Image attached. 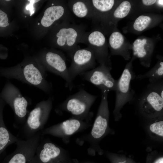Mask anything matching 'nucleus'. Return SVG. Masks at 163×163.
<instances>
[{"mask_svg":"<svg viewBox=\"0 0 163 163\" xmlns=\"http://www.w3.org/2000/svg\"><path fill=\"white\" fill-rule=\"evenodd\" d=\"M80 43H84L93 51L96 59L101 64L107 66L109 59L107 53L102 49L106 43L104 34L98 30L86 32L82 36Z\"/></svg>","mask_w":163,"mask_h":163,"instance_id":"9d476101","label":"nucleus"},{"mask_svg":"<svg viewBox=\"0 0 163 163\" xmlns=\"http://www.w3.org/2000/svg\"><path fill=\"white\" fill-rule=\"evenodd\" d=\"M97 96L90 94L84 88L69 96L63 102L66 109L75 116L84 114L97 98Z\"/></svg>","mask_w":163,"mask_h":163,"instance_id":"6e6552de","label":"nucleus"},{"mask_svg":"<svg viewBox=\"0 0 163 163\" xmlns=\"http://www.w3.org/2000/svg\"><path fill=\"white\" fill-rule=\"evenodd\" d=\"M149 126L150 131L153 133L161 137L163 136V121L159 120V118Z\"/></svg>","mask_w":163,"mask_h":163,"instance_id":"4be33fe9","label":"nucleus"},{"mask_svg":"<svg viewBox=\"0 0 163 163\" xmlns=\"http://www.w3.org/2000/svg\"><path fill=\"white\" fill-rule=\"evenodd\" d=\"M38 25H39L40 24V23H38Z\"/></svg>","mask_w":163,"mask_h":163,"instance_id":"c85d7f7f","label":"nucleus"},{"mask_svg":"<svg viewBox=\"0 0 163 163\" xmlns=\"http://www.w3.org/2000/svg\"><path fill=\"white\" fill-rule=\"evenodd\" d=\"M71 62L68 68L71 80H73L78 75L94 69L96 59L94 53L90 48L81 49L79 47L70 57Z\"/></svg>","mask_w":163,"mask_h":163,"instance_id":"7ed1b4c3","label":"nucleus"},{"mask_svg":"<svg viewBox=\"0 0 163 163\" xmlns=\"http://www.w3.org/2000/svg\"><path fill=\"white\" fill-rule=\"evenodd\" d=\"M158 4L161 5H163V0H158Z\"/></svg>","mask_w":163,"mask_h":163,"instance_id":"bb28decb","label":"nucleus"},{"mask_svg":"<svg viewBox=\"0 0 163 163\" xmlns=\"http://www.w3.org/2000/svg\"><path fill=\"white\" fill-rule=\"evenodd\" d=\"M69 8L72 13L80 18L94 17V12L89 0H69L67 1Z\"/></svg>","mask_w":163,"mask_h":163,"instance_id":"ddd939ff","label":"nucleus"},{"mask_svg":"<svg viewBox=\"0 0 163 163\" xmlns=\"http://www.w3.org/2000/svg\"><path fill=\"white\" fill-rule=\"evenodd\" d=\"M151 21V18L149 16H140L136 19L134 22V28L138 31H142L148 26Z\"/></svg>","mask_w":163,"mask_h":163,"instance_id":"412c9836","label":"nucleus"},{"mask_svg":"<svg viewBox=\"0 0 163 163\" xmlns=\"http://www.w3.org/2000/svg\"><path fill=\"white\" fill-rule=\"evenodd\" d=\"M94 12V16L97 12L105 13L113 8L114 1L113 0H90Z\"/></svg>","mask_w":163,"mask_h":163,"instance_id":"f3484780","label":"nucleus"},{"mask_svg":"<svg viewBox=\"0 0 163 163\" xmlns=\"http://www.w3.org/2000/svg\"><path fill=\"white\" fill-rule=\"evenodd\" d=\"M40 138V135L38 133L25 140L18 139L16 142L15 150L7 157L2 163H29L34 154Z\"/></svg>","mask_w":163,"mask_h":163,"instance_id":"423d86ee","label":"nucleus"},{"mask_svg":"<svg viewBox=\"0 0 163 163\" xmlns=\"http://www.w3.org/2000/svg\"><path fill=\"white\" fill-rule=\"evenodd\" d=\"M39 142L33 157L29 163H56L60 149L50 142Z\"/></svg>","mask_w":163,"mask_h":163,"instance_id":"f8f14e48","label":"nucleus"},{"mask_svg":"<svg viewBox=\"0 0 163 163\" xmlns=\"http://www.w3.org/2000/svg\"><path fill=\"white\" fill-rule=\"evenodd\" d=\"M80 125V123L78 120L71 119L63 122L61 127L66 134L71 135L78 129Z\"/></svg>","mask_w":163,"mask_h":163,"instance_id":"a211bd4d","label":"nucleus"},{"mask_svg":"<svg viewBox=\"0 0 163 163\" xmlns=\"http://www.w3.org/2000/svg\"><path fill=\"white\" fill-rule=\"evenodd\" d=\"M50 99L40 104L30 113L23 127V134L26 139L34 136L43 125L51 108Z\"/></svg>","mask_w":163,"mask_h":163,"instance_id":"39448f33","label":"nucleus"},{"mask_svg":"<svg viewBox=\"0 0 163 163\" xmlns=\"http://www.w3.org/2000/svg\"><path fill=\"white\" fill-rule=\"evenodd\" d=\"M147 86L157 92L163 98V79L155 82L149 83Z\"/></svg>","mask_w":163,"mask_h":163,"instance_id":"5701e85b","label":"nucleus"},{"mask_svg":"<svg viewBox=\"0 0 163 163\" xmlns=\"http://www.w3.org/2000/svg\"><path fill=\"white\" fill-rule=\"evenodd\" d=\"M24 78L29 83L34 85L42 84L47 91L50 89V85L44 81L43 76L39 70L33 64L26 65L23 70Z\"/></svg>","mask_w":163,"mask_h":163,"instance_id":"4468645a","label":"nucleus"},{"mask_svg":"<svg viewBox=\"0 0 163 163\" xmlns=\"http://www.w3.org/2000/svg\"><path fill=\"white\" fill-rule=\"evenodd\" d=\"M154 163H163V158L161 157L157 159Z\"/></svg>","mask_w":163,"mask_h":163,"instance_id":"a878e982","label":"nucleus"},{"mask_svg":"<svg viewBox=\"0 0 163 163\" xmlns=\"http://www.w3.org/2000/svg\"><path fill=\"white\" fill-rule=\"evenodd\" d=\"M124 37L122 34L118 32H113L109 38V43L113 49L117 50L122 46L124 42Z\"/></svg>","mask_w":163,"mask_h":163,"instance_id":"aec40b11","label":"nucleus"},{"mask_svg":"<svg viewBox=\"0 0 163 163\" xmlns=\"http://www.w3.org/2000/svg\"><path fill=\"white\" fill-rule=\"evenodd\" d=\"M44 60L46 68L62 78L67 87L71 90L74 84L69 76L64 54L62 52L49 51L46 54Z\"/></svg>","mask_w":163,"mask_h":163,"instance_id":"1a4fd4ad","label":"nucleus"},{"mask_svg":"<svg viewBox=\"0 0 163 163\" xmlns=\"http://www.w3.org/2000/svg\"><path fill=\"white\" fill-rule=\"evenodd\" d=\"M138 104L140 112L146 117L153 118L162 115L163 98L148 86L139 97Z\"/></svg>","mask_w":163,"mask_h":163,"instance_id":"0eeeda50","label":"nucleus"},{"mask_svg":"<svg viewBox=\"0 0 163 163\" xmlns=\"http://www.w3.org/2000/svg\"><path fill=\"white\" fill-rule=\"evenodd\" d=\"M163 62L161 61L156 67L145 74L138 75L135 78L139 80L147 78L150 83H152L163 79Z\"/></svg>","mask_w":163,"mask_h":163,"instance_id":"2eb2a0df","label":"nucleus"},{"mask_svg":"<svg viewBox=\"0 0 163 163\" xmlns=\"http://www.w3.org/2000/svg\"><path fill=\"white\" fill-rule=\"evenodd\" d=\"M71 13L66 1H60L56 4L52 3L45 11L41 24L44 27L48 28L57 21H71Z\"/></svg>","mask_w":163,"mask_h":163,"instance_id":"9b49d317","label":"nucleus"},{"mask_svg":"<svg viewBox=\"0 0 163 163\" xmlns=\"http://www.w3.org/2000/svg\"><path fill=\"white\" fill-rule=\"evenodd\" d=\"M111 69L107 66L101 64L98 67L84 72L80 75L97 87L101 92L115 91L117 80L112 76Z\"/></svg>","mask_w":163,"mask_h":163,"instance_id":"20e7f679","label":"nucleus"},{"mask_svg":"<svg viewBox=\"0 0 163 163\" xmlns=\"http://www.w3.org/2000/svg\"><path fill=\"white\" fill-rule=\"evenodd\" d=\"M130 65L126 66L119 78L117 80L116 90L115 107L114 113L116 118L121 116L120 111L126 103L133 101L135 92L132 88L131 82L136 75Z\"/></svg>","mask_w":163,"mask_h":163,"instance_id":"f03ea898","label":"nucleus"},{"mask_svg":"<svg viewBox=\"0 0 163 163\" xmlns=\"http://www.w3.org/2000/svg\"><path fill=\"white\" fill-rule=\"evenodd\" d=\"M28 1H29L30 3L27 5L26 6L25 9L27 10H29L30 13V16H31L35 12V10L34 7V4L37 3L40 0H28Z\"/></svg>","mask_w":163,"mask_h":163,"instance_id":"b1692460","label":"nucleus"},{"mask_svg":"<svg viewBox=\"0 0 163 163\" xmlns=\"http://www.w3.org/2000/svg\"><path fill=\"white\" fill-rule=\"evenodd\" d=\"M155 0H143L142 1L143 3L146 5H150L155 4L156 2Z\"/></svg>","mask_w":163,"mask_h":163,"instance_id":"393cba45","label":"nucleus"},{"mask_svg":"<svg viewBox=\"0 0 163 163\" xmlns=\"http://www.w3.org/2000/svg\"><path fill=\"white\" fill-rule=\"evenodd\" d=\"M131 8V5L129 1H123L115 10L113 13V16L117 18H125L128 14Z\"/></svg>","mask_w":163,"mask_h":163,"instance_id":"6ab92c4d","label":"nucleus"},{"mask_svg":"<svg viewBox=\"0 0 163 163\" xmlns=\"http://www.w3.org/2000/svg\"><path fill=\"white\" fill-rule=\"evenodd\" d=\"M118 163H125V162H119Z\"/></svg>","mask_w":163,"mask_h":163,"instance_id":"cd10ccee","label":"nucleus"},{"mask_svg":"<svg viewBox=\"0 0 163 163\" xmlns=\"http://www.w3.org/2000/svg\"><path fill=\"white\" fill-rule=\"evenodd\" d=\"M71 21H62L57 27L56 32V43L60 48L66 52L70 57L73 52L79 47L83 35L86 32L83 25L76 24Z\"/></svg>","mask_w":163,"mask_h":163,"instance_id":"f257e3e1","label":"nucleus"},{"mask_svg":"<svg viewBox=\"0 0 163 163\" xmlns=\"http://www.w3.org/2000/svg\"><path fill=\"white\" fill-rule=\"evenodd\" d=\"M28 102L23 97H17L13 102V106L15 115L21 121H24L27 113Z\"/></svg>","mask_w":163,"mask_h":163,"instance_id":"dca6fc26","label":"nucleus"}]
</instances>
